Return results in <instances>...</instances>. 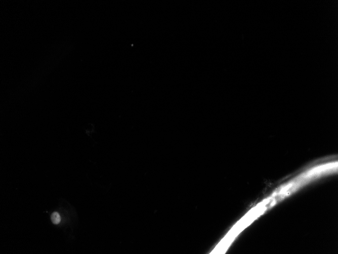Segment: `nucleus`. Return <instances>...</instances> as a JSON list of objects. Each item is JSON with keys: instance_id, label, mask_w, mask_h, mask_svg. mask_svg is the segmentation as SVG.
Returning a JSON list of instances; mask_svg holds the SVG:
<instances>
[{"instance_id": "nucleus-1", "label": "nucleus", "mask_w": 338, "mask_h": 254, "mask_svg": "<svg viewBox=\"0 0 338 254\" xmlns=\"http://www.w3.org/2000/svg\"><path fill=\"white\" fill-rule=\"evenodd\" d=\"M269 201L270 198L266 199L249 210L232 228L210 253L225 252L235 237L257 217L263 213L266 209L265 206Z\"/></svg>"}, {"instance_id": "nucleus-2", "label": "nucleus", "mask_w": 338, "mask_h": 254, "mask_svg": "<svg viewBox=\"0 0 338 254\" xmlns=\"http://www.w3.org/2000/svg\"><path fill=\"white\" fill-rule=\"evenodd\" d=\"M51 219L52 223L54 224H58L61 221L60 216L57 212H54L52 214Z\"/></svg>"}]
</instances>
